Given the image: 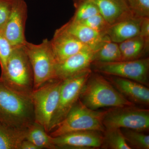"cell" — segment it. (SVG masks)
I'll use <instances>...</instances> for the list:
<instances>
[{"instance_id": "obj_27", "label": "cell", "mask_w": 149, "mask_h": 149, "mask_svg": "<svg viewBox=\"0 0 149 149\" xmlns=\"http://www.w3.org/2000/svg\"><path fill=\"white\" fill-rule=\"evenodd\" d=\"M13 48L10 43L0 32V66L1 72L6 69L7 63Z\"/></svg>"}, {"instance_id": "obj_16", "label": "cell", "mask_w": 149, "mask_h": 149, "mask_svg": "<svg viewBox=\"0 0 149 149\" xmlns=\"http://www.w3.org/2000/svg\"><path fill=\"white\" fill-rule=\"evenodd\" d=\"M141 18L134 16L110 25L106 35L112 42L119 44L139 35Z\"/></svg>"}, {"instance_id": "obj_5", "label": "cell", "mask_w": 149, "mask_h": 149, "mask_svg": "<svg viewBox=\"0 0 149 149\" xmlns=\"http://www.w3.org/2000/svg\"><path fill=\"white\" fill-rule=\"evenodd\" d=\"M32 66L34 75V90L48 81L56 79L57 62L50 40L45 39L40 44L27 42L23 46Z\"/></svg>"}, {"instance_id": "obj_10", "label": "cell", "mask_w": 149, "mask_h": 149, "mask_svg": "<svg viewBox=\"0 0 149 149\" xmlns=\"http://www.w3.org/2000/svg\"><path fill=\"white\" fill-rule=\"evenodd\" d=\"M28 8L24 0H15L8 19L1 33L13 47L24 45L27 42L25 25Z\"/></svg>"}, {"instance_id": "obj_11", "label": "cell", "mask_w": 149, "mask_h": 149, "mask_svg": "<svg viewBox=\"0 0 149 149\" xmlns=\"http://www.w3.org/2000/svg\"><path fill=\"white\" fill-rule=\"evenodd\" d=\"M102 132L94 130L71 132L52 137L56 149H89L101 148Z\"/></svg>"}, {"instance_id": "obj_6", "label": "cell", "mask_w": 149, "mask_h": 149, "mask_svg": "<svg viewBox=\"0 0 149 149\" xmlns=\"http://www.w3.org/2000/svg\"><path fill=\"white\" fill-rule=\"evenodd\" d=\"M62 80L53 79L33 90L31 95L34 122L49 133L52 118L58 103Z\"/></svg>"}, {"instance_id": "obj_15", "label": "cell", "mask_w": 149, "mask_h": 149, "mask_svg": "<svg viewBox=\"0 0 149 149\" xmlns=\"http://www.w3.org/2000/svg\"><path fill=\"white\" fill-rule=\"evenodd\" d=\"M62 27L94 51L104 41L109 39L105 34L97 32L78 22L70 20Z\"/></svg>"}, {"instance_id": "obj_28", "label": "cell", "mask_w": 149, "mask_h": 149, "mask_svg": "<svg viewBox=\"0 0 149 149\" xmlns=\"http://www.w3.org/2000/svg\"><path fill=\"white\" fill-rule=\"evenodd\" d=\"M15 0H0V32L7 21Z\"/></svg>"}, {"instance_id": "obj_23", "label": "cell", "mask_w": 149, "mask_h": 149, "mask_svg": "<svg viewBox=\"0 0 149 149\" xmlns=\"http://www.w3.org/2000/svg\"><path fill=\"white\" fill-rule=\"evenodd\" d=\"M126 142L132 149H149V136L142 132L128 129L120 128Z\"/></svg>"}, {"instance_id": "obj_21", "label": "cell", "mask_w": 149, "mask_h": 149, "mask_svg": "<svg viewBox=\"0 0 149 149\" xmlns=\"http://www.w3.org/2000/svg\"><path fill=\"white\" fill-rule=\"evenodd\" d=\"M122 55L118 44L107 39L94 51L93 62L110 63L121 61Z\"/></svg>"}, {"instance_id": "obj_24", "label": "cell", "mask_w": 149, "mask_h": 149, "mask_svg": "<svg viewBox=\"0 0 149 149\" xmlns=\"http://www.w3.org/2000/svg\"><path fill=\"white\" fill-rule=\"evenodd\" d=\"M99 13L98 8L93 1L86 0L78 6L71 20L80 22Z\"/></svg>"}, {"instance_id": "obj_4", "label": "cell", "mask_w": 149, "mask_h": 149, "mask_svg": "<svg viewBox=\"0 0 149 149\" xmlns=\"http://www.w3.org/2000/svg\"><path fill=\"white\" fill-rule=\"evenodd\" d=\"M106 111H99L87 107L77 101L65 118L49 133L52 137L71 132L94 130L103 133V120Z\"/></svg>"}, {"instance_id": "obj_30", "label": "cell", "mask_w": 149, "mask_h": 149, "mask_svg": "<svg viewBox=\"0 0 149 149\" xmlns=\"http://www.w3.org/2000/svg\"><path fill=\"white\" fill-rule=\"evenodd\" d=\"M20 149H39V148L32 142L25 139L22 142Z\"/></svg>"}, {"instance_id": "obj_8", "label": "cell", "mask_w": 149, "mask_h": 149, "mask_svg": "<svg viewBox=\"0 0 149 149\" xmlns=\"http://www.w3.org/2000/svg\"><path fill=\"white\" fill-rule=\"evenodd\" d=\"M92 72L91 68H88L62 80L58 103L51 121L49 133L65 118L79 100L83 87Z\"/></svg>"}, {"instance_id": "obj_29", "label": "cell", "mask_w": 149, "mask_h": 149, "mask_svg": "<svg viewBox=\"0 0 149 149\" xmlns=\"http://www.w3.org/2000/svg\"><path fill=\"white\" fill-rule=\"evenodd\" d=\"M139 35L149 42V17L141 18Z\"/></svg>"}, {"instance_id": "obj_7", "label": "cell", "mask_w": 149, "mask_h": 149, "mask_svg": "<svg viewBox=\"0 0 149 149\" xmlns=\"http://www.w3.org/2000/svg\"><path fill=\"white\" fill-rule=\"evenodd\" d=\"M103 123L105 129L125 128L147 131L149 129V110L135 105L111 107L106 111Z\"/></svg>"}, {"instance_id": "obj_1", "label": "cell", "mask_w": 149, "mask_h": 149, "mask_svg": "<svg viewBox=\"0 0 149 149\" xmlns=\"http://www.w3.org/2000/svg\"><path fill=\"white\" fill-rule=\"evenodd\" d=\"M79 100L87 107L97 110L106 107L135 105L100 73L92 72L81 91Z\"/></svg>"}, {"instance_id": "obj_20", "label": "cell", "mask_w": 149, "mask_h": 149, "mask_svg": "<svg viewBox=\"0 0 149 149\" xmlns=\"http://www.w3.org/2000/svg\"><path fill=\"white\" fill-rule=\"evenodd\" d=\"M25 139L35 144L39 149H56L53 143L52 137L46 132L42 125L35 122L27 128Z\"/></svg>"}, {"instance_id": "obj_3", "label": "cell", "mask_w": 149, "mask_h": 149, "mask_svg": "<svg viewBox=\"0 0 149 149\" xmlns=\"http://www.w3.org/2000/svg\"><path fill=\"white\" fill-rule=\"evenodd\" d=\"M34 122L31 98L13 92L0 81V122L25 130Z\"/></svg>"}, {"instance_id": "obj_26", "label": "cell", "mask_w": 149, "mask_h": 149, "mask_svg": "<svg viewBox=\"0 0 149 149\" xmlns=\"http://www.w3.org/2000/svg\"><path fill=\"white\" fill-rule=\"evenodd\" d=\"M91 29L106 35V32L110 25L100 13L80 22Z\"/></svg>"}, {"instance_id": "obj_13", "label": "cell", "mask_w": 149, "mask_h": 149, "mask_svg": "<svg viewBox=\"0 0 149 149\" xmlns=\"http://www.w3.org/2000/svg\"><path fill=\"white\" fill-rule=\"evenodd\" d=\"M94 53V51L91 48H87L57 63L56 79L63 80L91 68Z\"/></svg>"}, {"instance_id": "obj_19", "label": "cell", "mask_w": 149, "mask_h": 149, "mask_svg": "<svg viewBox=\"0 0 149 149\" xmlns=\"http://www.w3.org/2000/svg\"><path fill=\"white\" fill-rule=\"evenodd\" d=\"M27 129L11 127L0 122V149H20Z\"/></svg>"}, {"instance_id": "obj_22", "label": "cell", "mask_w": 149, "mask_h": 149, "mask_svg": "<svg viewBox=\"0 0 149 149\" xmlns=\"http://www.w3.org/2000/svg\"><path fill=\"white\" fill-rule=\"evenodd\" d=\"M101 148L110 149H132L125 141L120 128L105 129Z\"/></svg>"}, {"instance_id": "obj_17", "label": "cell", "mask_w": 149, "mask_h": 149, "mask_svg": "<svg viewBox=\"0 0 149 149\" xmlns=\"http://www.w3.org/2000/svg\"><path fill=\"white\" fill-rule=\"evenodd\" d=\"M92 1L97 7L100 13L110 25L127 17L134 16L125 0Z\"/></svg>"}, {"instance_id": "obj_9", "label": "cell", "mask_w": 149, "mask_h": 149, "mask_svg": "<svg viewBox=\"0 0 149 149\" xmlns=\"http://www.w3.org/2000/svg\"><path fill=\"white\" fill-rule=\"evenodd\" d=\"M91 67L100 74L134 80L147 87L149 85L148 58L110 63L95 62Z\"/></svg>"}, {"instance_id": "obj_25", "label": "cell", "mask_w": 149, "mask_h": 149, "mask_svg": "<svg viewBox=\"0 0 149 149\" xmlns=\"http://www.w3.org/2000/svg\"><path fill=\"white\" fill-rule=\"evenodd\" d=\"M134 16L139 18L149 17V0H125Z\"/></svg>"}, {"instance_id": "obj_2", "label": "cell", "mask_w": 149, "mask_h": 149, "mask_svg": "<svg viewBox=\"0 0 149 149\" xmlns=\"http://www.w3.org/2000/svg\"><path fill=\"white\" fill-rule=\"evenodd\" d=\"M23 46L13 48L5 70L1 72L0 81L13 92L31 98L34 90V75Z\"/></svg>"}, {"instance_id": "obj_18", "label": "cell", "mask_w": 149, "mask_h": 149, "mask_svg": "<svg viewBox=\"0 0 149 149\" xmlns=\"http://www.w3.org/2000/svg\"><path fill=\"white\" fill-rule=\"evenodd\" d=\"M118 44L122 55V61H129L142 58L148 52L149 42L138 35Z\"/></svg>"}, {"instance_id": "obj_12", "label": "cell", "mask_w": 149, "mask_h": 149, "mask_svg": "<svg viewBox=\"0 0 149 149\" xmlns=\"http://www.w3.org/2000/svg\"><path fill=\"white\" fill-rule=\"evenodd\" d=\"M50 42L57 63L89 48L62 27L56 30Z\"/></svg>"}, {"instance_id": "obj_14", "label": "cell", "mask_w": 149, "mask_h": 149, "mask_svg": "<svg viewBox=\"0 0 149 149\" xmlns=\"http://www.w3.org/2000/svg\"><path fill=\"white\" fill-rule=\"evenodd\" d=\"M115 88L133 103L149 104V89L146 85L126 78L107 75L105 77Z\"/></svg>"}]
</instances>
